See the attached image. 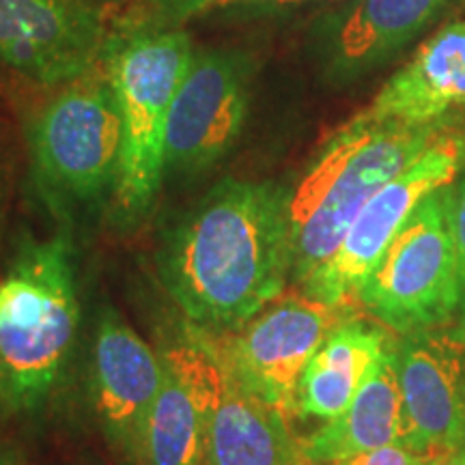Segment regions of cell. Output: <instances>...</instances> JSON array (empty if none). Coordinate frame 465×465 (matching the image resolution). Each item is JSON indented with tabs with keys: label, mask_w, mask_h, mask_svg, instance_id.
<instances>
[{
	"label": "cell",
	"mask_w": 465,
	"mask_h": 465,
	"mask_svg": "<svg viewBox=\"0 0 465 465\" xmlns=\"http://www.w3.org/2000/svg\"><path fill=\"white\" fill-rule=\"evenodd\" d=\"M452 231H455V246L459 259V284H461V298H459L457 325L465 330V168L452 182Z\"/></svg>",
	"instance_id": "obj_20"
},
{
	"label": "cell",
	"mask_w": 465,
	"mask_h": 465,
	"mask_svg": "<svg viewBox=\"0 0 465 465\" xmlns=\"http://www.w3.org/2000/svg\"><path fill=\"white\" fill-rule=\"evenodd\" d=\"M252 74L246 52L194 50L168 113L166 174L196 177L231 153L246 125Z\"/></svg>",
	"instance_id": "obj_9"
},
{
	"label": "cell",
	"mask_w": 465,
	"mask_h": 465,
	"mask_svg": "<svg viewBox=\"0 0 465 465\" xmlns=\"http://www.w3.org/2000/svg\"><path fill=\"white\" fill-rule=\"evenodd\" d=\"M403 444L422 452L465 449V330H422L397 339Z\"/></svg>",
	"instance_id": "obj_12"
},
{
	"label": "cell",
	"mask_w": 465,
	"mask_h": 465,
	"mask_svg": "<svg viewBox=\"0 0 465 465\" xmlns=\"http://www.w3.org/2000/svg\"><path fill=\"white\" fill-rule=\"evenodd\" d=\"M119 102L100 61L63 84L26 127L35 185L52 212L67 220L78 207L113 196L121 164Z\"/></svg>",
	"instance_id": "obj_5"
},
{
	"label": "cell",
	"mask_w": 465,
	"mask_h": 465,
	"mask_svg": "<svg viewBox=\"0 0 465 465\" xmlns=\"http://www.w3.org/2000/svg\"><path fill=\"white\" fill-rule=\"evenodd\" d=\"M0 465H17L15 452L7 446H0Z\"/></svg>",
	"instance_id": "obj_26"
},
{
	"label": "cell",
	"mask_w": 465,
	"mask_h": 465,
	"mask_svg": "<svg viewBox=\"0 0 465 465\" xmlns=\"http://www.w3.org/2000/svg\"><path fill=\"white\" fill-rule=\"evenodd\" d=\"M80 325L72 226L22 232L0 272V410L35 414L72 358Z\"/></svg>",
	"instance_id": "obj_2"
},
{
	"label": "cell",
	"mask_w": 465,
	"mask_h": 465,
	"mask_svg": "<svg viewBox=\"0 0 465 465\" xmlns=\"http://www.w3.org/2000/svg\"><path fill=\"white\" fill-rule=\"evenodd\" d=\"M441 124L375 121L364 113L325 143L304 177L287 192L291 281L304 284L341 246L349 226L383 185L410 166L441 132Z\"/></svg>",
	"instance_id": "obj_3"
},
{
	"label": "cell",
	"mask_w": 465,
	"mask_h": 465,
	"mask_svg": "<svg viewBox=\"0 0 465 465\" xmlns=\"http://www.w3.org/2000/svg\"><path fill=\"white\" fill-rule=\"evenodd\" d=\"M452 183L431 192L383 250L356 302L399 336L449 325L459 312Z\"/></svg>",
	"instance_id": "obj_6"
},
{
	"label": "cell",
	"mask_w": 465,
	"mask_h": 465,
	"mask_svg": "<svg viewBox=\"0 0 465 465\" xmlns=\"http://www.w3.org/2000/svg\"><path fill=\"white\" fill-rule=\"evenodd\" d=\"M440 457L441 455L438 452H422L403 444V441H394V444L380 446V449L339 459L330 465H433Z\"/></svg>",
	"instance_id": "obj_19"
},
{
	"label": "cell",
	"mask_w": 465,
	"mask_h": 465,
	"mask_svg": "<svg viewBox=\"0 0 465 465\" xmlns=\"http://www.w3.org/2000/svg\"><path fill=\"white\" fill-rule=\"evenodd\" d=\"M449 0H353L323 31L325 72L334 80L369 74L441 14Z\"/></svg>",
	"instance_id": "obj_14"
},
{
	"label": "cell",
	"mask_w": 465,
	"mask_h": 465,
	"mask_svg": "<svg viewBox=\"0 0 465 465\" xmlns=\"http://www.w3.org/2000/svg\"><path fill=\"white\" fill-rule=\"evenodd\" d=\"M394 345L397 339H388L347 410L325 420L322 429L304 440L312 463L330 465L358 452L403 441V397Z\"/></svg>",
	"instance_id": "obj_17"
},
{
	"label": "cell",
	"mask_w": 465,
	"mask_h": 465,
	"mask_svg": "<svg viewBox=\"0 0 465 465\" xmlns=\"http://www.w3.org/2000/svg\"><path fill=\"white\" fill-rule=\"evenodd\" d=\"M192 56L194 45L182 28H149L104 45L102 65L124 125L119 177L110 196L119 229H136L158 199L166 177L168 113Z\"/></svg>",
	"instance_id": "obj_4"
},
{
	"label": "cell",
	"mask_w": 465,
	"mask_h": 465,
	"mask_svg": "<svg viewBox=\"0 0 465 465\" xmlns=\"http://www.w3.org/2000/svg\"><path fill=\"white\" fill-rule=\"evenodd\" d=\"M287 192L223 179L164 231L155 265L192 325L229 332L282 295L291 278Z\"/></svg>",
	"instance_id": "obj_1"
},
{
	"label": "cell",
	"mask_w": 465,
	"mask_h": 465,
	"mask_svg": "<svg viewBox=\"0 0 465 465\" xmlns=\"http://www.w3.org/2000/svg\"><path fill=\"white\" fill-rule=\"evenodd\" d=\"M93 5H97V7H100V5H114V3H124V0H91Z\"/></svg>",
	"instance_id": "obj_27"
},
{
	"label": "cell",
	"mask_w": 465,
	"mask_h": 465,
	"mask_svg": "<svg viewBox=\"0 0 465 465\" xmlns=\"http://www.w3.org/2000/svg\"><path fill=\"white\" fill-rule=\"evenodd\" d=\"M388 339L391 336L383 330L353 315L334 325L304 369L295 397V416L332 420L342 414Z\"/></svg>",
	"instance_id": "obj_18"
},
{
	"label": "cell",
	"mask_w": 465,
	"mask_h": 465,
	"mask_svg": "<svg viewBox=\"0 0 465 465\" xmlns=\"http://www.w3.org/2000/svg\"><path fill=\"white\" fill-rule=\"evenodd\" d=\"M164 375L144 422L138 465H205L207 401L188 334L160 349Z\"/></svg>",
	"instance_id": "obj_15"
},
{
	"label": "cell",
	"mask_w": 465,
	"mask_h": 465,
	"mask_svg": "<svg viewBox=\"0 0 465 465\" xmlns=\"http://www.w3.org/2000/svg\"><path fill=\"white\" fill-rule=\"evenodd\" d=\"M207 401L205 465H315L289 416L265 403L243 383L213 334L188 325Z\"/></svg>",
	"instance_id": "obj_10"
},
{
	"label": "cell",
	"mask_w": 465,
	"mask_h": 465,
	"mask_svg": "<svg viewBox=\"0 0 465 465\" xmlns=\"http://www.w3.org/2000/svg\"><path fill=\"white\" fill-rule=\"evenodd\" d=\"M106 42L91 0H0V74L67 84L97 67Z\"/></svg>",
	"instance_id": "obj_11"
},
{
	"label": "cell",
	"mask_w": 465,
	"mask_h": 465,
	"mask_svg": "<svg viewBox=\"0 0 465 465\" xmlns=\"http://www.w3.org/2000/svg\"><path fill=\"white\" fill-rule=\"evenodd\" d=\"M212 0H149L151 9L164 28H174L192 17L207 14Z\"/></svg>",
	"instance_id": "obj_21"
},
{
	"label": "cell",
	"mask_w": 465,
	"mask_h": 465,
	"mask_svg": "<svg viewBox=\"0 0 465 465\" xmlns=\"http://www.w3.org/2000/svg\"><path fill=\"white\" fill-rule=\"evenodd\" d=\"M433 465H465V449H457L441 455Z\"/></svg>",
	"instance_id": "obj_24"
},
{
	"label": "cell",
	"mask_w": 465,
	"mask_h": 465,
	"mask_svg": "<svg viewBox=\"0 0 465 465\" xmlns=\"http://www.w3.org/2000/svg\"><path fill=\"white\" fill-rule=\"evenodd\" d=\"M9 194V174H7V162H5L3 153H0V224H3L5 205H7Z\"/></svg>",
	"instance_id": "obj_22"
},
{
	"label": "cell",
	"mask_w": 465,
	"mask_h": 465,
	"mask_svg": "<svg viewBox=\"0 0 465 465\" xmlns=\"http://www.w3.org/2000/svg\"><path fill=\"white\" fill-rule=\"evenodd\" d=\"M164 362L113 306L97 315L91 351V397L97 420L116 450L136 461Z\"/></svg>",
	"instance_id": "obj_13"
},
{
	"label": "cell",
	"mask_w": 465,
	"mask_h": 465,
	"mask_svg": "<svg viewBox=\"0 0 465 465\" xmlns=\"http://www.w3.org/2000/svg\"><path fill=\"white\" fill-rule=\"evenodd\" d=\"M308 3H317V0H263L259 3L261 7H270V9H289V7H302V5Z\"/></svg>",
	"instance_id": "obj_23"
},
{
	"label": "cell",
	"mask_w": 465,
	"mask_h": 465,
	"mask_svg": "<svg viewBox=\"0 0 465 465\" xmlns=\"http://www.w3.org/2000/svg\"><path fill=\"white\" fill-rule=\"evenodd\" d=\"M259 3H263V0H212L207 11L226 9V7H240V5H259Z\"/></svg>",
	"instance_id": "obj_25"
},
{
	"label": "cell",
	"mask_w": 465,
	"mask_h": 465,
	"mask_svg": "<svg viewBox=\"0 0 465 465\" xmlns=\"http://www.w3.org/2000/svg\"><path fill=\"white\" fill-rule=\"evenodd\" d=\"M351 315L349 304H325L300 291L278 295L246 323L213 339L250 391L291 418L308 362L334 325Z\"/></svg>",
	"instance_id": "obj_8"
},
{
	"label": "cell",
	"mask_w": 465,
	"mask_h": 465,
	"mask_svg": "<svg viewBox=\"0 0 465 465\" xmlns=\"http://www.w3.org/2000/svg\"><path fill=\"white\" fill-rule=\"evenodd\" d=\"M463 168L465 132L446 127L410 166L366 203L332 257L302 284V293L332 306L351 304L360 284L414 209L431 192L455 182Z\"/></svg>",
	"instance_id": "obj_7"
},
{
	"label": "cell",
	"mask_w": 465,
	"mask_h": 465,
	"mask_svg": "<svg viewBox=\"0 0 465 465\" xmlns=\"http://www.w3.org/2000/svg\"><path fill=\"white\" fill-rule=\"evenodd\" d=\"M461 106H465V22H457L424 42L362 113L375 121L424 125L441 124L444 114Z\"/></svg>",
	"instance_id": "obj_16"
}]
</instances>
